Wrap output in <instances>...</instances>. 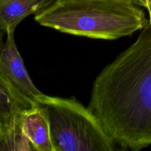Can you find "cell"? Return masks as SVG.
<instances>
[{
    "label": "cell",
    "instance_id": "obj_8",
    "mask_svg": "<svg viewBox=\"0 0 151 151\" xmlns=\"http://www.w3.org/2000/svg\"><path fill=\"white\" fill-rule=\"evenodd\" d=\"M145 8L149 15V24L151 25V0H145Z\"/></svg>",
    "mask_w": 151,
    "mask_h": 151
},
{
    "label": "cell",
    "instance_id": "obj_7",
    "mask_svg": "<svg viewBox=\"0 0 151 151\" xmlns=\"http://www.w3.org/2000/svg\"><path fill=\"white\" fill-rule=\"evenodd\" d=\"M24 132L35 151H54L48 121L36 106L25 115Z\"/></svg>",
    "mask_w": 151,
    "mask_h": 151
},
{
    "label": "cell",
    "instance_id": "obj_2",
    "mask_svg": "<svg viewBox=\"0 0 151 151\" xmlns=\"http://www.w3.org/2000/svg\"><path fill=\"white\" fill-rule=\"evenodd\" d=\"M140 7L131 0H55L35 14V20L71 35L115 40L149 23Z\"/></svg>",
    "mask_w": 151,
    "mask_h": 151
},
{
    "label": "cell",
    "instance_id": "obj_6",
    "mask_svg": "<svg viewBox=\"0 0 151 151\" xmlns=\"http://www.w3.org/2000/svg\"><path fill=\"white\" fill-rule=\"evenodd\" d=\"M55 0H0V29L7 33L14 31L24 19L37 14Z\"/></svg>",
    "mask_w": 151,
    "mask_h": 151
},
{
    "label": "cell",
    "instance_id": "obj_3",
    "mask_svg": "<svg viewBox=\"0 0 151 151\" xmlns=\"http://www.w3.org/2000/svg\"><path fill=\"white\" fill-rule=\"evenodd\" d=\"M35 103L48 121L54 151L117 150L98 118L75 97L42 94Z\"/></svg>",
    "mask_w": 151,
    "mask_h": 151
},
{
    "label": "cell",
    "instance_id": "obj_10",
    "mask_svg": "<svg viewBox=\"0 0 151 151\" xmlns=\"http://www.w3.org/2000/svg\"><path fill=\"white\" fill-rule=\"evenodd\" d=\"M131 1H134L136 4H137L138 5H139V6H141V4H140V2H139V0H131ZM141 7H142V6H141Z\"/></svg>",
    "mask_w": 151,
    "mask_h": 151
},
{
    "label": "cell",
    "instance_id": "obj_4",
    "mask_svg": "<svg viewBox=\"0 0 151 151\" xmlns=\"http://www.w3.org/2000/svg\"><path fill=\"white\" fill-rule=\"evenodd\" d=\"M35 106L33 100L0 76V151H35L24 132L25 115Z\"/></svg>",
    "mask_w": 151,
    "mask_h": 151
},
{
    "label": "cell",
    "instance_id": "obj_1",
    "mask_svg": "<svg viewBox=\"0 0 151 151\" xmlns=\"http://www.w3.org/2000/svg\"><path fill=\"white\" fill-rule=\"evenodd\" d=\"M88 109L116 145L138 151L151 145V25L100 72Z\"/></svg>",
    "mask_w": 151,
    "mask_h": 151
},
{
    "label": "cell",
    "instance_id": "obj_5",
    "mask_svg": "<svg viewBox=\"0 0 151 151\" xmlns=\"http://www.w3.org/2000/svg\"><path fill=\"white\" fill-rule=\"evenodd\" d=\"M6 35V41L1 46L0 76L6 78L16 89L35 102L43 93L34 85L27 72L15 44L14 31H9Z\"/></svg>",
    "mask_w": 151,
    "mask_h": 151
},
{
    "label": "cell",
    "instance_id": "obj_9",
    "mask_svg": "<svg viewBox=\"0 0 151 151\" xmlns=\"http://www.w3.org/2000/svg\"><path fill=\"white\" fill-rule=\"evenodd\" d=\"M139 1L140 4H141L142 7H145V0H139Z\"/></svg>",
    "mask_w": 151,
    "mask_h": 151
}]
</instances>
